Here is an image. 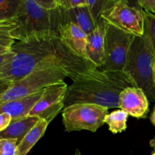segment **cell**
<instances>
[{
    "label": "cell",
    "mask_w": 155,
    "mask_h": 155,
    "mask_svg": "<svg viewBox=\"0 0 155 155\" xmlns=\"http://www.w3.org/2000/svg\"><path fill=\"white\" fill-rule=\"evenodd\" d=\"M12 60L0 70V78L16 81L34 71L56 69L74 80L97 67L74 52L60 36H33L17 41L12 48Z\"/></svg>",
    "instance_id": "1"
},
{
    "label": "cell",
    "mask_w": 155,
    "mask_h": 155,
    "mask_svg": "<svg viewBox=\"0 0 155 155\" xmlns=\"http://www.w3.org/2000/svg\"><path fill=\"white\" fill-rule=\"evenodd\" d=\"M136 87L123 71H99L79 74L67 88L64 107L77 103L94 104L109 108L119 107V95L128 87Z\"/></svg>",
    "instance_id": "2"
},
{
    "label": "cell",
    "mask_w": 155,
    "mask_h": 155,
    "mask_svg": "<svg viewBox=\"0 0 155 155\" xmlns=\"http://www.w3.org/2000/svg\"><path fill=\"white\" fill-rule=\"evenodd\" d=\"M15 18L17 28L12 36L16 41L33 36H59L62 22L57 0H20Z\"/></svg>",
    "instance_id": "3"
},
{
    "label": "cell",
    "mask_w": 155,
    "mask_h": 155,
    "mask_svg": "<svg viewBox=\"0 0 155 155\" xmlns=\"http://www.w3.org/2000/svg\"><path fill=\"white\" fill-rule=\"evenodd\" d=\"M155 58L150 39L146 35L134 36L129 47L123 72L127 74L147 96L148 101H155V86L153 65Z\"/></svg>",
    "instance_id": "4"
},
{
    "label": "cell",
    "mask_w": 155,
    "mask_h": 155,
    "mask_svg": "<svg viewBox=\"0 0 155 155\" xmlns=\"http://www.w3.org/2000/svg\"><path fill=\"white\" fill-rule=\"evenodd\" d=\"M66 75L56 69L34 71L27 77L12 82L11 86L0 95V105L14 100L29 96L50 85L64 81Z\"/></svg>",
    "instance_id": "5"
},
{
    "label": "cell",
    "mask_w": 155,
    "mask_h": 155,
    "mask_svg": "<svg viewBox=\"0 0 155 155\" xmlns=\"http://www.w3.org/2000/svg\"><path fill=\"white\" fill-rule=\"evenodd\" d=\"M108 110L106 107L88 103H77L64 107L62 123L65 131L88 130L95 133L105 124Z\"/></svg>",
    "instance_id": "6"
},
{
    "label": "cell",
    "mask_w": 155,
    "mask_h": 155,
    "mask_svg": "<svg viewBox=\"0 0 155 155\" xmlns=\"http://www.w3.org/2000/svg\"><path fill=\"white\" fill-rule=\"evenodd\" d=\"M107 24L133 36L143 35V9L138 4L126 0H115L113 4L102 15Z\"/></svg>",
    "instance_id": "7"
},
{
    "label": "cell",
    "mask_w": 155,
    "mask_h": 155,
    "mask_svg": "<svg viewBox=\"0 0 155 155\" xmlns=\"http://www.w3.org/2000/svg\"><path fill=\"white\" fill-rule=\"evenodd\" d=\"M133 35L106 23L105 30L104 64L106 71H122L127 59Z\"/></svg>",
    "instance_id": "8"
},
{
    "label": "cell",
    "mask_w": 155,
    "mask_h": 155,
    "mask_svg": "<svg viewBox=\"0 0 155 155\" xmlns=\"http://www.w3.org/2000/svg\"><path fill=\"white\" fill-rule=\"evenodd\" d=\"M68 85L65 81L50 85L44 88L43 93L29 113L50 124L64 108V101Z\"/></svg>",
    "instance_id": "9"
},
{
    "label": "cell",
    "mask_w": 155,
    "mask_h": 155,
    "mask_svg": "<svg viewBox=\"0 0 155 155\" xmlns=\"http://www.w3.org/2000/svg\"><path fill=\"white\" fill-rule=\"evenodd\" d=\"M129 116L146 118L149 111V101L144 92L138 87H128L119 95V107Z\"/></svg>",
    "instance_id": "10"
},
{
    "label": "cell",
    "mask_w": 155,
    "mask_h": 155,
    "mask_svg": "<svg viewBox=\"0 0 155 155\" xmlns=\"http://www.w3.org/2000/svg\"><path fill=\"white\" fill-rule=\"evenodd\" d=\"M106 22L99 24L97 28L88 35L86 44V58L92 62L97 68H102L104 64L105 30Z\"/></svg>",
    "instance_id": "11"
},
{
    "label": "cell",
    "mask_w": 155,
    "mask_h": 155,
    "mask_svg": "<svg viewBox=\"0 0 155 155\" xmlns=\"http://www.w3.org/2000/svg\"><path fill=\"white\" fill-rule=\"evenodd\" d=\"M60 11L62 25L68 23H72L78 26L87 35L90 34L97 28V25L93 19L92 15L87 5V2L83 5L68 10H65L60 8Z\"/></svg>",
    "instance_id": "12"
},
{
    "label": "cell",
    "mask_w": 155,
    "mask_h": 155,
    "mask_svg": "<svg viewBox=\"0 0 155 155\" xmlns=\"http://www.w3.org/2000/svg\"><path fill=\"white\" fill-rule=\"evenodd\" d=\"M43 89L21 99L14 100L0 105V114H7L12 117V120L28 116L33 106L39 101L43 93Z\"/></svg>",
    "instance_id": "13"
},
{
    "label": "cell",
    "mask_w": 155,
    "mask_h": 155,
    "mask_svg": "<svg viewBox=\"0 0 155 155\" xmlns=\"http://www.w3.org/2000/svg\"><path fill=\"white\" fill-rule=\"evenodd\" d=\"M59 36L74 52L86 58L85 50L88 35L78 26L72 23L63 24L59 30Z\"/></svg>",
    "instance_id": "14"
},
{
    "label": "cell",
    "mask_w": 155,
    "mask_h": 155,
    "mask_svg": "<svg viewBox=\"0 0 155 155\" xmlns=\"http://www.w3.org/2000/svg\"><path fill=\"white\" fill-rule=\"evenodd\" d=\"M39 120L36 117L27 116L12 120L9 127L0 133V139H16L18 145L25 135L36 125Z\"/></svg>",
    "instance_id": "15"
},
{
    "label": "cell",
    "mask_w": 155,
    "mask_h": 155,
    "mask_svg": "<svg viewBox=\"0 0 155 155\" xmlns=\"http://www.w3.org/2000/svg\"><path fill=\"white\" fill-rule=\"evenodd\" d=\"M49 124L43 120L40 119L36 125L25 135L17 146L15 155H27L45 133Z\"/></svg>",
    "instance_id": "16"
},
{
    "label": "cell",
    "mask_w": 155,
    "mask_h": 155,
    "mask_svg": "<svg viewBox=\"0 0 155 155\" xmlns=\"http://www.w3.org/2000/svg\"><path fill=\"white\" fill-rule=\"evenodd\" d=\"M17 28L15 18L0 22V55L12 52V48L17 42L12 33Z\"/></svg>",
    "instance_id": "17"
},
{
    "label": "cell",
    "mask_w": 155,
    "mask_h": 155,
    "mask_svg": "<svg viewBox=\"0 0 155 155\" xmlns=\"http://www.w3.org/2000/svg\"><path fill=\"white\" fill-rule=\"evenodd\" d=\"M128 117L129 114L124 110L118 109L108 114L105 117L104 123L109 126V131L113 134H117L126 130Z\"/></svg>",
    "instance_id": "18"
},
{
    "label": "cell",
    "mask_w": 155,
    "mask_h": 155,
    "mask_svg": "<svg viewBox=\"0 0 155 155\" xmlns=\"http://www.w3.org/2000/svg\"><path fill=\"white\" fill-rule=\"evenodd\" d=\"M114 1L115 0H87V5L97 26L103 22L102 15L103 12L113 4Z\"/></svg>",
    "instance_id": "19"
},
{
    "label": "cell",
    "mask_w": 155,
    "mask_h": 155,
    "mask_svg": "<svg viewBox=\"0 0 155 155\" xmlns=\"http://www.w3.org/2000/svg\"><path fill=\"white\" fill-rule=\"evenodd\" d=\"M20 0H0V22L14 18Z\"/></svg>",
    "instance_id": "20"
},
{
    "label": "cell",
    "mask_w": 155,
    "mask_h": 155,
    "mask_svg": "<svg viewBox=\"0 0 155 155\" xmlns=\"http://www.w3.org/2000/svg\"><path fill=\"white\" fill-rule=\"evenodd\" d=\"M143 34L148 37L155 51V15L143 10Z\"/></svg>",
    "instance_id": "21"
},
{
    "label": "cell",
    "mask_w": 155,
    "mask_h": 155,
    "mask_svg": "<svg viewBox=\"0 0 155 155\" xmlns=\"http://www.w3.org/2000/svg\"><path fill=\"white\" fill-rule=\"evenodd\" d=\"M18 141L12 139H0V155H15Z\"/></svg>",
    "instance_id": "22"
},
{
    "label": "cell",
    "mask_w": 155,
    "mask_h": 155,
    "mask_svg": "<svg viewBox=\"0 0 155 155\" xmlns=\"http://www.w3.org/2000/svg\"><path fill=\"white\" fill-rule=\"evenodd\" d=\"M57 2L59 7L65 10H68L85 5L87 0H57Z\"/></svg>",
    "instance_id": "23"
},
{
    "label": "cell",
    "mask_w": 155,
    "mask_h": 155,
    "mask_svg": "<svg viewBox=\"0 0 155 155\" xmlns=\"http://www.w3.org/2000/svg\"><path fill=\"white\" fill-rule=\"evenodd\" d=\"M137 2L143 10L155 15V0H138Z\"/></svg>",
    "instance_id": "24"
},
{
    "label": "cell",
    "mask_w": 155,
    "mask_h": 155,
    "mask_svg": "<svg viewBox=\"0 0 155 155\" xmlns=\"http://www.w3.org/2000/svg\"><path fill=\"white\" fill-rule=\"evenodd\" d=\"M12 122V117L7 114H0V133L5 130Z\"/></svg>",
    "instance_id": "25"
},
{
    "label": "cell",
    "mask_w": 155,
    "mask_h": 155,
    "mask_svg": "<svg viewBox=\"0 0 155 155\" xmlns=\"http://www.w3.org/2000/svg\"><path fill=\"white\" fill-rule=\"evenodd\" d=\"M14 55H15V54H14V52L12 51L10 53L0 55V70L2 68H4L5 65H7L12 60Z\"/></svg>",
    "instance_id": "26"
},
{
    "label": "cell",
    "mask_w": 155,
    "mask_h": 155,
    "mask_svg": "<svg viewBox=\"0 0 155 155\" xmlns=\"http://www.w3.org/2000/svg\"><path fill=\"white\" fill-rule=\"evenodd\" d=\"M12 83V81L3 80V79L0 78V95L2 94L5 91L7 90V89L11 86Z\"/></svg>",
    "instance_id": "27"
},
{
    "label": "cell",
    "mask_w": 155,
    "mask_h": 155,
    "mask_svg": "<svg viewBox=\"0 0 155 155\" xmlns=\"http://www.w3.org/2000/svg\"><path fill=\"white\" fill-rule=\"evenodd\" d=\"M150 121H151V123L153 124V125L155 126V106L154 107H153V111H152L151 114H150Z\"/></svg>",
    "instance_id": "28"
},
{
    "label": "cell",
    "mask_w": 155,
    "mask_h": 155,
    "mask_svg": "<svg viewBox=\"0 0 155 155\" xmlns=\"http://www.w3.org/2000/svg\"><path fill=\"white\" fill-rule=\"evenodd\" d=\"M153 84L155 86V58L154 61H153Z\"/></svg>",
    "instance_id": "29"
},
{
    "label": "cell",
    "mask_w": 155,
    "mask_h": 155,
    "mask_svg": "<svg viewBox=\"0 0 155 155\" xmlns=\"http://www.w3.org/2000/svg\"><path fill=\"white\" fill-rule=\"evenodd\" d=\"M150 145L152 147V148H153V149H154V151H155V137L150 141Z\"/></svg>",
    "instance_id": "30"
},
{
    "label": "cell",
    "mask_w": 155,
    "mask_h": 155,
    "mask_svg": "<svg viewBox=\"0 0 155 155\" xmlns=\"http://www.w3.org/2000/svg\"><path fill=\"white\" fill-rule=\"evenodd\" d=\"M74 155H81L80 151H79L78 149H76V151H75V152H74Z\"/></svg>",
    "instance_id": "31"
},
{
    "label": "cell",
    "mask_w": 155,
    "mask_h": 155,
    "mask_svg": "<svg viewBox=\"0 0 155 155\" xmlns=\"http://www.w3.org/2000/svg\"><path fill=\"white\" fill-rule=\"evenodd\" d=\"M152 155H155V151H154V153H153V154H152Z\"/></svg>",
    "instance_id": "32"
}]
</instances>
